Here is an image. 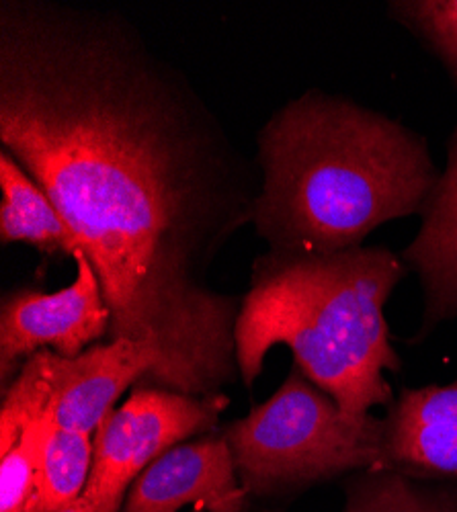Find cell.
Here are the masks:
<instances>
[{"label": "cell", "instance_id": "13", "mask_svg": "<svg viewBox=\"0 0 457 512\" xmlns=\"http://www.w3.org/2000/svg\"><path fill=\"white\" fill-rule=\"evenodd\" d=\"M345 512H457V508L398 469H373L351 484Z\"/></svg>", "mask_w": 457, "mask_h": 512}, {"label": "cell", "instance_id": "5", "mask_svg": "<svg viewBox=\"0 0 457 512\" xmlns=\"http://www.w3.org/2000/svg\"><path fill=\"white\" fill-rule=\"evenodd\" d=\"M228 398L189 396L136 386L93 435V467L82 492L101 512H121L128 488L162 457L193 435L212 431Z\"/></svg>", "mask_w": 457, "mask_h": 512}, {"label": "cell", "instance_id": "16", "mask_svg": "<svg viewBox=\"0 0 457 512\" xmlns=\"http://www.w3.org/2000/svg\"><path fill=\"white\" fill-rule=\"evenodd\" d=\"M48 414L35 420L19 443L0 455V512H27L35 490L39 447L48 429Z\"/></svg>", "mask_w": 457, "mask_h": 512}, {"label": "cell", "instance_id": "15", "mask_svg": "<svg viewBox=\"0 0 457 512\" xmlns=\"http://www.w3.org/2000/svg\"><path fill=\"white\" fill-rule=\"evenodd\" d=\"M388 13L417 35L457 84V0H396Z\"/></svg>", "mask_w": 457, "mask_h": 512}, {"label": "cell", "instance_id": "4", "mask_svg": "<svg viewBox=\"0 0 457 512\" xmlns=\"http://www.w3.org/2000/svg\"><path fill=\"white\" fill-rule=\"evenodd\" d=\"M224 439L246 492L388 469L386 420L349 418L298 367L265 404L232 422Z\"/></svg>", "mask_w": 457, "mask_h": 512}, {"label": "cell", "instance_id": "6", "mask_svg": "<svg viewBox=\"0 0 457 512\" xmlns=\"http://www.w3.org/2000/svg\"><path fill=\"white\" fill-rule=\"evenodd\" d=\"M74 281L54 293L21 289L0 310V379L9 388L19 363L39 351L74 359L109 334L111 314L99 275L85 252L74 256Z\"/></svg>", "mask_w": 457, "mask_h": 512}, {"label": "cell", "instance_id": "3", "mask_svg": "<svg viewBox=\"0 0 457 512\" xmlns=\"http://www.w3.org/2000/svg\"><path fill=\"white\" fill-rule=\"evenodd\" d=\"M408 267L384 246L332 254H263L236 322V363L253 388L267 353L285 345L314 386L361 420L392 406L384 371H398L384 308Z\"/></svg>", "mask_w": 457, "mask_h": 512}, {"label": "cell", "instance_id": "8", "mask_svg": "<svg viewBox=\"0 0 457 512\" xmlns=\"http://www.w3.org/2000/svg\"><path fill=\"white\" fill-rule=\"evenodd\" d=\"M244 502L246 488L222 435L181 443L158 457L132 484L121 512H177L187 504L242 512Z\"/></svg>", "mask_w": 457, "mask_h": 512}, {"label": "cell", "instance_id": "10", "mask_svg": "<svg viewBox=\"0 0 457 512\" xmlns=\"http://www.w3.org/2000/svg\"><path fill=\"white\" fill-rule=\"evenodd\" d=\"M421 228L402 250L408 271L421 279L425 326L457 318V125L447 142V164L421 213Z\"/></svg>", "mask_w": 457, "mask_h": 512}, {"label": "cell", "instance_id": "17", "mask_svg": "<svg viewBox=\"0 0 457 512\" xmlns=\"http://www.w3.org/2000/svg\"><path fill=\"white\" fill-rule=\"evenodd\" d=\"M56 512H101V510H97L87 498H76L74 502H70V504H66L64 508H60V510H56Z\"/></svg>", "mask_w": 457, "mask_h": 512}, {"label": "cell", "instance_id": "14", "mask_svg": "<svg viewBox=\"0 0 457 512\" xmlns=\"http://www.w3.org/2000/svg\"><path fill=\"white\" fill-rule=\"evenodd\" d=\"M52 386L39 353L31 355L5 390L0 406V455L11 451L29 426L48 414Z\"/></svg>", "mask_w": 457, "mask_h": 512}, {"label": "cell", "instance_id": "7", "mask_svg": "<svg viewBox=\"0 0 457 512\" xmlns=\"http://www.w3.org/2000/svg\"><path fill=\"white\" fill-rule=\"evenodd\" d=\"M52 386L48 416L66 431L95 435L123 392L136 383L156 386L160 361L146 343L113 338L74 359L39 351Z\"/></svg>", "mask_w": 457, "mask_h": 512}, {"label": "cell", "instance_id": "9", "mask_svg": "<svg viewBox=\"0 0 457 512\" xmlns=\"http://www.w3.org/2000/svg\"><path fill=\"white\" fill-rule=\"evenodd\" d=\"M384 420L388 469L457 478V379L402 390Z\"/></svg>", "mask_w": 457, "mask_h": 512}, {"label": "cell", "instance_id": "12", "mask_svg": "<svg viewBox=\"0 0 457 512\" xmlns=\"http://www.w3.org/2000/svg\"><path fill=\"white\" fill-rule=\"evenodd\" d=\"M50 418V416H48ZM93 467V435L48 422L27 512H56L82 496Z\"/></svg>", "mask_w": 457, "mask_h": 512}, {"label": "cell", "instance_id": "1", "mask_svg": "<svg viewBox=\"0 0 457 512\" xmlns=\"http://www.w3.org/2000/svg\"><path fill=\"white\" fill-rule=\"evenodd\" d=\"M0 150L93 263L109 336L158 355L154 388L234 381L240 304L207 285L261 183L185 74L113 9L0 3Z\"/></svg>", "mask_w": 457, "mask_h": 512}, {"label": "cell", "instance_id": "11", "mask_svg": "<svg viewBox=\"0 0 457 512\" xmlns=\"http://www.w3.org/2000/svg\"><path fill=\"white\" fill-rule=\"evenodd\" d=\"M0 189V242L5 246L23 242L44 256H68L72 261L82 252L50 195L5 150H0Z\"/></svg>", "mask_w": 457, "mask_h": 512}, {"label": "cell", "instance_id": "2", "mask_svg": "<svg viewBox=\"0 0 457 512\" xmlns=\"http://www.w3.org/2000/svg\"><path fill=\"white\" fill-rule=\"evenodd\" d=\"M255 228L271 254H332L380 226L421 216L439 170L429 142L398 119L310 89L257 136Z\"/></svg>", "mask_w": 457, "mask_h": 512}]
</instances>
